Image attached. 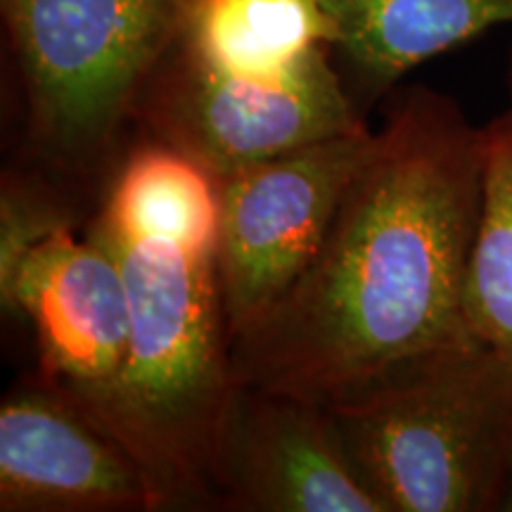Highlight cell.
<instances>
[{"label":"cell","mask_w":512,"mask_h":512,"mask_svg":"<svg viewBox=\"0 0 512 512\" xmlns=\"http://www.w3.org/2000/svg\"><path fill=\"white\" fill-rule=\"evenodd\" d=\"M24 159L105 185L133 110L181 34L183 0H0Z\"/></svg>","instance_id":"277c9868"},{"label":"cell","mask_w":512,"mask_h":512,"mask_svg":"<svg viewBox=\"0 0 512 512\" xmlns=\"http://www.w3.org/2000/svg\"><path fill=\"white\" fill-rule=\"evenodd\" d=\"M0 510L159 512L136 453L46 377L0 403Z\"/></svg>","instance_id":"ba28073f"},{"label":"cell","mask_w":512,"mask_h":512,"mask_svg":"<svg viewBox=\"0 0 512 512\" xmlns=\"http://www.w3.org/2000/svg\"><path fill=\"white\" fill-rule=\"evenodd\" d=\"M216 510L384 512V505L351 465L325 403L238 384L216 467Z\"/></svg>","instance_id":"9c48e42d"},{"label":"cell","mask_w":512,"mask_h":512,"mask_svg":"<svg viewBox=\"0 0 512 512\" xmlns=\"http://www.w3.org/2000/svg\"><path fill=\"white\" fill-rule=\"evenodd\" d=\"M505 81H508V93H510V110H512V48L508 55V72H505Z\"/></svg>","instance_id":"9a60e30c"},{"label":"cell","mask_w":512,"mask_h":512,"mask_svg":"<svg viewBox=\"0 0 512 512\" xmlns=\"http://www.w3.org/2000/svg\"><path fill=\"white\" fill-rule=\"evenodd\" d=\"M501 512H512V463L508 470V479H505V489L501 498Z\"/></svg>","instance_id":"5bb4252c"},{"label":"cell","mask_w":512,"mask_h":512,"mask_svg":"<svg viewBox=\"0 0 512 512\" xmlns=\"http://www.w3.org/2000/svg\"><path fill=\"white\" fill-rule=\"evenodd\" d=\"M219 181L138 140L86 233L117 259L131 306L124 375L102 415L152 479L159 510H216V467L238 384L219 273Z\"/></svg>","instance_id":"7a4b0ae2"},{"label":"cell","mask_w":512,"mask_h":512,"mask_svg":"<svg viewBox=\"0 0 512 512\" xmlns=\"http://www.w3.org/2000/svg\"><path fill=\"white\" fill-rule=\"evenodd\" d=\"M368 126L330 48L280 79H247L174 48L133 110L131 136L181 152L216 181L316 140Z\"/></svg>","instance_id":"5b68a950"},{"label":"cell","mask_w":512,"mask_h":512,"mask_svg":"<svg viewBox=\"0 0 512 512\" xmlns=\"http://www.w3.org/2000/svg\"><path fill=\"white\" fill-rule=\"evenodd\" d=\"M81 192L64 178L29 159L5 166L0 181V297L31 249L62 233L76 230L81 219Z\"/></svg>","instance_id":"4fadbf2b"},{"label":"cell","mask_w":512,"mask_h":512,"mask_svg":"<svg viewBox=\"0 0 512 512\" xmlns=\"http://www.w3.org/2000/svg\"><path fill=\"white\" fill-rule=\"evenodd\" d=\"M377 145L368 126L294 147L223 178L219 273L230 342L302 278Z\"/></svg>","instance_id":"8992f818"},{"label":"cell","mask_w":512,"mask_h":512,"mask_svg":"<svg viewBox=\"0 0 512 512\" xmlns=\"http://www.w3.org/2000/svg\"><path fill=\"white\" fill-rule=\"evenodd\" d=\"M482 190L484 126L432 88L394 91L316 259L230 342L235 384L328 403L477 342L463 294Z\"/></svg>","instance_id":"6da1fadb"},{"label":"cell","mask_w":512,"mask_h":512,"mask_svg":"<svg viewBox=\"0 0 512 512\" xmlns=\"http://www.w3.org/2000/svg\"><path fill=\"white\" fill-rule=\"evenodd\" d=\"M328 36L325 0H183L178 46L219 72L280 79Z\"/></svg>","instance_id":"8fae6325"},{"label":"cell","mask_w":512,"mask_h":512,"mask_svg":"<svg viewBox=\"0 0 512 512\" xmlns=\"http://www.w3.org/2000/svg\"><path fill=\"white\" fill-rule=\"evenodd\" d=\"M0 306L5 318L34 330L38 375L100 420L131 344L128 292L110 249L62 230L31 249Z\"/></svg>","instance_id":"52a82bcc"},{"label":"cell","mask_w":512,"mask_h":512,"mask_svg":"<svg viewBox=\"0 0 512 512\" xmlns=\"http://www.w3.org/2000/svg\"><path fill=\"white\" fill-rule=\"evenodd\" d=\"M328 46L366 114L420 64L498 27H512V0H325Z\"/></svg>","instance_id":"30bf717a"},{"label":"cell","mask_w":512,"mask_h":512,"mask_svg":"<svg viewBox=\"0 0 512 512\" xmlns=\"http://www.w3.org/2000/svg\"><path fill=\"white\" fill-rule=\"evenodd\" d=\"M384 512H501L512 366L467 342L325 403Z\"/></svg>","instance_id":"3957f363"},{"label":"cell","mask_w":512,"mask_h":512,"mask_svg":"<svg viewBox=\"0 0 512 512\" xmlns=\"http://www.w3.org/2000/svg\"><path fill=\"white\" fill-rule=\"evenodd\" d=\"M463 311L470 335L512 366V110L484 124L482 211Z\"/></svg>","instance_id":"7c38bea8"}]
</instances>
